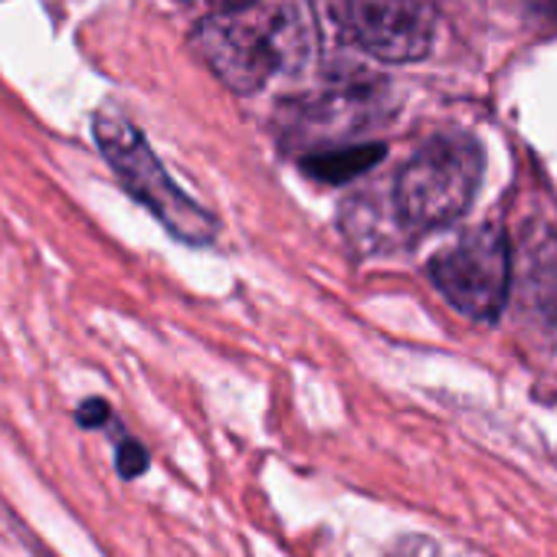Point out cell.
I'll return each mask as SVG.
<instances>
[{"instance_id": "cell-8", "label": "cell", "mask_w": 557, "mask_h": 557, "mask_svg": "<svg viewBox=\"0 0 557 557\" xmlns=\"http://www.w3.org/2000/svg\"><path fill=\"white\" fill-rule=\"evenodd\" d=\"M79 423L83 426H102L106 420H109V404L106 400H99V397H92V400H86L83 407H79Z\"/></svg>"}, {"instance_id": "cell-9", "label": "cell", "mask_w": 557, "mask_h": 557, "mask_svg": "<svg viewBox=\"0 0 557 557\" xmlns=\"http://www.w3.org/2000/svg\"><path fill=\"white\" fill-rule=\"evenodd\" d=\"M528 8L534 17L547 21V24H557V0H528Z\"/></svg>"}, {"instance_id": "cell-3", "label": "cell", "mask_w": 557, "mask_h": 557, "mask_svg": "<svg viewBox=\"0 0 557 557\" xmlns=\"http://www.w3.org/2000/svg\"><path fill=\"white\" fill-rule=\"evenodd\" d=\"M479 177V145L469 135H436L400 168L394 190L397 213L413 230L446 226L469 210Z\"/></svg>"}, {"instance_id": "cell-1", "label": "cell", "mask_w": 557, "mask_h": 557, "mask_svg": "<svg viewBox=\"0 0 557 557\" xmlns=\"http://www.w3.org/2000/svg\"><path fill=\"white\" fill-rule=\"evenodd\" d=\"M190 47L223 86L256 92L272 73H293L309 60L312 34L302 8L275 4L256 17H203L190 34Z\"/></svg>"}, {"instance_id": "cell-5", "label": "cell", "mask_w": 557, "mask_h": 557, "mask_svg": "<svg viewBox=\"0 0 557 557\" xmlns=\"http://www.w3.org/2000/svg\"><path fill=\"white\" fill-rule=\"evenodd\" d=\"M345 14L358 47L384 63H417L436 37L433 0H345Z\"/></svg>"}, {"instance_id": "cell-6", "label": "cell", "mask_w": 557, "mask_h": 557, "mask_svg": "<svg viewBox=\"0 0 557 557\" xmlns=\"http://www.w3.org/2000/svg\"><path fill=\"white\" fill-rule=\"evenodd\" d=\"M387 154L384 145H348V148H332V151H322V154H309L302 161V171L322 184H348L361 174H368L381 158Z\"/></svg>"}, {"instance_id": "cell-2", "label": "cell", "mask_w": 557, "mask_h": 557, "mask_svg": "<svg viewBox=\"0 0 557 557\" xmlns=\"http://www.w3.org/2000/svg\"><path fill=\"white\" fill-rule=\"evenodd\" d=\"M96 145L112 164V171L122 177L128 194L141 200L164 226L171 236L190 246H207L216 236V220L190 200L164 171V164L154 158L141 132L119 112H99L92 122Z\"/></svg>"}, {"instance_id": "cell-7", "label": "cell", "mask_w": 557, "mask_h": 557, "mask_svg": "<svg viewBox=\"0 0 557 557\" xmlns=\"http://www.w3.org/2000/svg\"><path fill=\"white\" fill-rule=\"evenodd\" d=\"M145 469H148V453H145V446L135 443V440H125V443L119 446V472H122L125 479H135V475H141Z\"/></svg>"}, {"instance_id": "cell-4", "label": "cell", "mask_w": 557, "mask_h": 557, "mask_svg": "<svg viewBox=\"0 0 557 557\" xmlns=\"http://www.w3.org/2000/svg\"><path fill=\"white\" fill-rule=\"evenodd\" d=\"M508 275V243L495 223L466 233L462 239L436 252L430 262L433 286L456 312H462L472 322H492L502 312Z\"/></svg>"}, {"instance_id": "cell-10", "label": "cell", "mask_w": 557, "mask_h": 557, "mask_svg": "<svg viewBox=\"0 0 557 557\" xmlns=\"http://www.w3.org/2000/svg\"><path fill=\"white\" fill-rule=\"evenodd\" d=\"M256 4H262V0H213V8L220 14H243V11H249Z\"/></svg>"}]
</instances>
